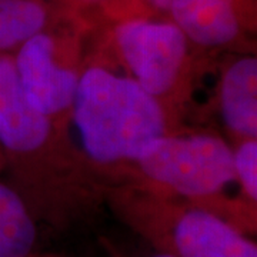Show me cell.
I'll list each match as a JSON object with an SVG mask.
<instances>
[{
    "label": "cell",
    "mask_w": 257,
    "mask_h": 257,
    "mask_svg": "<svg viewBox=\"0 0 257 257\" xmlns=\"http://www.w3.org/2000/svg\"><path fill=\"white\" fill-rule=\"evenodd\" d=\"M219 107L231 135L257 139V59L241 56L224 69L219 84Z\"/></svg>",
    "instance_id": "8"
},
{
    "label": "cell",
    "mask_w": 257,
    "mask_h": 257,
    "mask_svg": "<svg viewBox=\"0 0 257 257\" xmlns=\"http://www.w3.org/2000/svg\"><path fill=\"white\" fill-rule=\"evenodd\" d=\"M3 153H2V150H0V165H2V160H3Z\"/></svg>",
    "instance_id": "15"
},
{
    "label": "cell",
    "mask_w": 257,
    "mask_h": 257,
    "mask_svg": "<svg viewBox=\"0 0 257 257\" xmlns=\"http://www.w3.org/2000/svg\"><path fill=\"white\" fill-rule=\"evenodd\" d=\"M110 25V40L127 76L163 103L183 80L190 42L166 16L133 15Z\"/></svg>",
    "instance_id": "3"
},
{
    "label": "cell",
    "mask_w": 257,
    "mask_h": 257,
    "mask_svg": "<svg viewBox=\"0 0 257 257\" xmlns=\"http://www.w3.org/2000/svg\"><path fill=\"white\" fill-rule=\"evenodd\" d=\"M233 167L236 183L247 202H257V139H241L233 147Z\"/></svg>",
    "instance_id": "12"
},
{
    "label": "cell",
    "mask_w": 257,
    "mask_h": 257,
    "mask_svg": "<svg viewBox=\"0 0 257 257\" xmlns=\"http://www.w3.org/2000/svg\"><path fill=\"white\" fill-rule=\"evenodd\" d=\"M127 217L162 251L176 257H257V246L243 230L202 206H143Z\"/></svg>",
    "instance_id": "4"
},
{
    "label": "cell",
    "mask_w": 257,
    "mask_h": 257,
    "mask_svg": "<svg viewBox=\"0 0 257 257\" xmlns=\"http://www.w3.org/2000/svg\"><path fill=\"white\" fill-rule=\"evenodd\" d=\"M62 13L47 0H0V55L15 53L28 39L55 26Z\"/></svg>",
    "instance_id": "9"
},
{
    "label": "cell",
    "mask_w": 257,
    "mask_h": 257,
    "mask_svg": "<svg viewBox=\"0 0 257 257\" xmlns=\"http://www.w3.org/2000/svg\"><path fill=\"white\" fill-rule=\"evenodd\" d=\"M237 2H239V3H241V2H243V0H237Z\"/></svg>",
    "instance_id": "16"
},
{
    "label": "cell",
    "mask_w": 257,
    "mask_h": 257,
    "mask_svg": "<svg viewBox=\"0 0 257 257\" xmlns=\"http://www.w3.org/2000/svg\"><path fill=\"white\" fill-rule=\"evenodd\" d=\"M67 43L55 25L28 39L12 53L26 99L53 123L72 110L82 73L67 60Z\"/></svg>",
    "instance_id": "5"
},
{
    "label": "cell",
    "mask_w": 257,
    "mask_h": 257,
    "mask_svg": "<svg viewBox=\"0 0 257 257\" xmlns=\"http://www.w3.org/2000/svg\"><path fill=\"white\" fill-rule=\"evenodd\" d=\"M135 165L157 189L202 207L236 183L233 147L210 133H167L146 147Z\"/></svg>",
    "instance_id": "2"
},
{
    "label": "cell",
    "mask_w": 257,
    "mask_h": 257,
    "mask_svg": "<svg viewBox=\"0 0 257 257\" xmlns=\"http://www.w3.org/2000/svg\"><path fill=\"white\" fill-rule=\"evenodd\" d=\"M53 121L36 110L19 83L12 55H0V150L12 160L46 146Z\"/></svg>",
    "instance_id": "6"
},
{
    "label": "cell",
    "mask_w": 257,
    "mask_h": 257,
    "mask_svg": "<svg viewBox=\"0 0 257 257\" xmlns=\"http://www.w3.org/2000/svg\"><path fill=\"white\" fill-rule=\"evenodd\" d=\"M149 13L157 16H166L170 0H142Z\"/></svg>",
    "instance_id": "13"
},
{
    "label": "cell",
    "mask_w": 257,
    "mask_h": 257,
    "mask_svg": "<svg viewBox=\"0 0 257 257\" xmlns=\"http://www.w3.org/2000/svg\"><path fill=\"white\" fill-rule=\"evenodd\" d=\"M36 234V224L25 199L0 180V257H29Z\"/></svg>",
    "instance_id": "10"
},
{
    "label": "cell",
    "mask_w": 257,
    "mask_h": 257,
    "mask_svg": "<svg viewBox=\"0 0 257 257\" xmlns=\"http://www.w3.org/2000/svg\"><path fill=\"white\" fill-rule=\"evenodd\" d=\"M152 257H176L175 254H170V253H166V251H159L157 254H155V256Z\"/></svg>",
    "instance_id": "14"
},
{
    "label": "cell",
    "mask_w": 257,
    "mask_h": 257,
    "mask_svg": "<svg viewBox=\"0 0 257 257\" xmlns=\"http://www.w3.org/2000/svg\"><path fill=\"white\" fill-rule=\"evenodd\" d=\"M70 116L83 153L94 165L135 163L169 133L165 103L103 64L82 69Z\"/></svg>",
    "instance_id": "1"
},
{
    "label": "cell",
    "mask_w": 257,
    "mask_h": 257,
    "mask_svg": "<svg viewBox=\"0 0 257 257\" xmlns=\"http://www.w3.org/2000/svg\"><path fill=\"white\" fill-rule=\"evenodd\" d=\"M166 18L190 42L204 49H220L241 35L243 18L237 0H170Z\"/></svg>",
    "instance_id": "7"
},
{
    "label": "cell",
    "mask_w": 257,
    "mask_h": 257,
    "mask_svg": "<svg viewBox=\"0 0 257 257\" xmlns=\"http://www.w3.org/2000/svg\"><path fill=\"white\" fill-rule=\"evenodd\" d=\"M69 16L111 23L114 20L149 13L142 0H57Z\"/></svg>",
    "instance_id": "11"
}]
</instances>
